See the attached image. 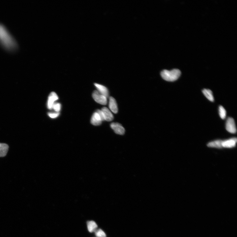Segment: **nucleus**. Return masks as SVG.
<instances>
[{
    "instance_id": "3",
    "label": "nucleus",
    "mask_w": 237,
    "mask_h": 237,
    "mask_svg": "<svg viewBox=\"0 0 237 237\" xmlns=\"http://www.w3.org/2000/svg\"><path fill=\"white\" fill-rule=\"evenodd\" d=\"M92 97L97 103L102 105H106L108 103L107 98L99 93L97 91H94Z\"/></svg>"
},
{
    "instance_id": "14",
    "label": "nucleus",
    "mask_w": 237,
    "mask_h": 237,
    "mask_svg": "<svg viewBox=\"0 0 237 237\" xmlns=\"http://www.w3.org/2000/svg\"><path fill=\"white\" fill-rule=\"evenodd\" d=\"M222 141L221 140H217L209 142L207 146L209 147H215V148H222Z\"/></svg>"
},
{
    "instance_id": "8",
    "label": "nucleus",
    "mask_w": 237,
    "mask_h": 237,
    "mask_svg": "<svg viewBox=\"0 0 237 237\" xmlns=\"http://www.w3.org/2000/svg\"><path fill=\"white\" fill-rule=\"evenodd\" d=\"M102 121L101 118L97 112L94 113L91 120L92 124L94 125H99L102 124Z\"/></svg>"
},
{
    "instance_id": "7",
    "label": "nucleus",
    "mask_w": 237,
    "mask_h": 237,
    "mask_svg": "<svg viewBox=\"0 0 237 237\" xmlns=\"http://www.w3.org/2000/svg\"><path fill=\"white\" fill-rule=\"evenodd\" d=\"M237 138H236L222 141V146L223 147H225V148H232L235 146Z\"/></svg>"
},
{
    "instance_id": "2",
    "label": "nucleus",
    "mask_w": 237,
    "mask_h": 237,
    "mask_svg": "<svg viewBox=\"0 0 237 237\" xmlns=\"http://www.w3.org/2000/svg\"><path fill=\"white\" fill-rule=\"evenodd\" d=\"M181 75V71L177 69H173L171 71L165 70L161 72L162 77L168 81H175L178 80Z\"/></svg>"
},
{
    "instance_id": "16",
    "label": "nucleus",
    "mask_w": 237,
    "mask_h": 237,
    "mask_svg": "<svg viewBox=\"0 0 237 237\" xmlns=\"http://www.w3.org/2000/svg\"><path fill=\"white\" fill-rule=\"evenodd\" d=\"M219 114L221 119H224L226 118V110L222 106H220L219 107Z\"/></svg>"
},
{
    "instance_id": "15",
    "label": "nucleus",
    "mask_w": 237,
    "mask_h": 237,
    "mask_svg": "<svg viewBox=\"0 0 237 237\" xmlns=\"http://www.w3.org/2000/svg\"><path fill=\"white\" fill-rule=\"evenodd\" d=\"M202 92L204 96L206 97L209 101L213 102L214 101V97L213 92L211 90L208 89H204Z\"/></svg>"
},
{
    "instance_id": "4",
    "label": "nucleus",
    "mask_w": 237,
    "mask_h": 237,
    "mask_svg": "<svg viewBox=\"0 0 237 237\" xmlns=\"http://www.w3.org/2000/svg\"><path fill=\"white\" fill-rule=\"evenodd\" d=\"M226 129L231 134H235L236 128L235 120L232 118H228L226 120Z\"/></svg>"
},
{
    "instance_id": "1",
    "label": "nucleus",
    "mask_w": 237,
    "mask_h": 237,
    "mask_svg": "<svg viewBox=\"0 0 237 237\" xmlns=\"http://www.w3.org/2000/svg\"><path fill=\"white\" fill-rule=\"evenodd\" d=\"M0 44L7 50L14 51L18 48V44L6 27L0 23Z\"/></svg>"
},
{
    "instance_id": "20",
    "label": "nucleus",
    "mask_w": 237,
    "mask_h": 237,
    "mask_svg": "<svg viewBox=\"0 0 237 237\" xmlns=\"http://www.w3.org/2000/svg\"><path fill=\"white\" fill-rule=\"evenodd\" d=\"M99 115L100 117L101 118V119L103 121H105L103 114L101 110H98L96 111Z\"/></svg>"
},
{
    "instance_id": "13",
    "label": "nucleus",
    "mask_w": 237,
    "mask_h": 237,
    "mask_svg": "<svg viewBox=\"0 0 237 237\" xmlns=\"http://www.w3.org/2000/svg\"><path fill=\"white\" fill-rule=\"evenodd\" d=\"M87 225L88 230L90 233L94 232L98 228V225L96 223L93 221H88Z\"/></svg>"
},
{
    "instance_id": "12",
    "label": "nucleus",
    "mask_w": 237,
    "mask_h": 237,
    "mask_svg": "<svg viewBox=\"0 0 237 237\" xmlns=\"http://www.w3.org/2000/svg\"><path fill=\"white\" fill-rule=\"evenodd\" d=\"M8 145L5 143H0V157L6 156L9 149Z\"/></svg>"
},
{
    "instance_id": "10",
    "label": "nucleus",
    "mask_w": 237,
    "mask_h": 237,
    "mask_svg": "<svg viewBox=\"0 0 237 237\" xmlns=\"http://www.w3.org/2000/svg\"><path fill=\"white\" fill-rule=\"evenodd\" d=\"M109 106L112 112L115 114H116L118 112L117 104L115 99L111 97L109 99Z\"/></svg>"
},
{
    "instance_id": "9",
    "label": "nucleus",
    "mask_w": 237,
    "mask_h": 237,
    "mask_svg": "<svg viewBox=\"0 0 237 237\" xmlns=\"http://www.w3.org/2000/svg\"><path fill=\"white\" fill-rule=\"evenodd\" d=\"M94 85L96 86L98 91L101 94L103 95L107 98L109 97V91L106 87L97 83H94Z\"/></svg>"
},
{
    "instance_id": "6",
    "label": "nucleus",
    "mask_w": 237,
    "mask_h": 237,
    "mask_svg": "<svg viewBox=\"0 0 237 237\" xmlns=\"http://www.w3.org/2000/svg\"><path fill=\"white\" fill-rule=\"evenodd\" d=\"M59 99V97L56 94L55 92H52L50 93L48 97L47 102V108L49 109H52L53 105L55 103V102Z\"/></svg>"
},
{
    "instance_id": "17",
    "label": "nucleus",
    "mask_w": 237,
    "mask_h": 237,
    "mask_svg": "<svg viewBox=\"0 0 237 237\" xmlns=\"http://www.w3.org/2000/svg\"><path fill=\"white\" fill-rule=\"evenodd\" d=\"M94 232L97 237H106V234L101 229H97Z\"/></svg>"
},
{
    "instance_id": "18",
    "label": "nucleus",
    "mask_w": 237,
    "mask_h": 237,
    "mask_svg": "<svg viewBox=\"0 0 237 237\" xmlns=\"http://www.w3.org/2000/svg\"><path fill=\"white\" fill-rule=\"evenodd\" d=\"M52 109H53L57 112L60 111L61 109V104L59 103H55L53 105Z\"/></svg>"
},
{
    "instance_id": "11",
    "label": "nucleus",
    "mask_w": 237,
    "mask_h": 237,
    "mask_svg": "<svg viewBox=\"0 0 237 237\" xmlns=\"http://www.w3.org/2000/svg\"><path fill=\"white\" fill-rule=\"evenodd\" d=\"M101 110L103 114L105 120L110 122V121L113 120V115L108 108L103 107L102 108Z\"/></svg>"
},
{
    "instance_id": "19",
    "label": "nucleus",
    "mask_w": 237,
    "mask_h": 237,
    "mask_svg": "<svg viewBox=\"0 0 237 237\" xmlns=\"http://www.w3.org/2000/svg\"><path fill=\"white\" fill-rule=\"evenodd\" d=\"M59 112L57 113H48V115L50 118H56L59 115Z\"/></svg>"
},
{
    "instance_id": "5",
    "label": "nucleus",
    "mask_w": 237,
    "mask_h": 237,
    "mask_svg": "<svg viewBox=\"0 0 237 237\" xmlns=\"http://www.w3.org/2000/svg\"><path fill=\"white\" fill-rule=\"evenodd\" d=\"M110 126L116 134L121 135L125 134V129L120 124L117 123H113L110 124Z\"/></svg>"
}]
</instances>
